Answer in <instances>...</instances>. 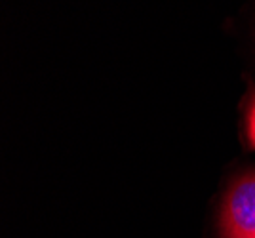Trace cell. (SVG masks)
Wrapping results in <instances>:
<instances>
[{
	"instance_id": "cell-1",
	"label": "cell",
	"mask_w": 255,
	"mask_h": 238,
	"mask_svg": "<svg viewBox=\"0 0 255 238\" xmlns=\"http://www.w3.org/2000/svg\"><path fill=\"white\" fill-rule=\"evenodd\" d=\"M225 238H255V173L240 177L223 202Z\"/></svg>"
},
{
	"instance_id": "cell-2",
	"label": "cell",
	"mask_w": 255,
	"mask_h": 238,
	"mask_svg": "<svg viewBox=\"0 0 255 238\" xmlns=\"http://www.w3.org/2000/svg\"><path fill=\"white\" fill-rule=\"evenodd\" d=\"M246 131H248V139L255 147V94L252 96L250 107H248V117H246Z\"/></svg>"
}]
</instances>
